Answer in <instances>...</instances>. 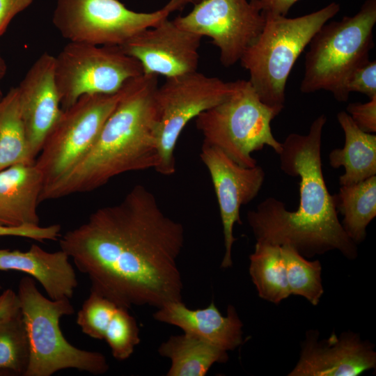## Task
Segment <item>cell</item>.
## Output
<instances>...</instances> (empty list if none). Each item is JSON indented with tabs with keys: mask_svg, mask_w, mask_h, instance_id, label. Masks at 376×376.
<instances>
[{
	"mask_svg": "<svg viewBox=\"0 0 376 376\" xmlns=\"http://www.w3.org/2000/svg\"><path fill=\"white\" fill-rule=\"evenodd\" d=\"M184 243L182 224L141 185L59 239L61 249L88 277L91 291L128 309L182 300L177 260Z\"/></svg>",
	"mask_w": 376,
	"mask_h": 376,
	"instance_id": "obj_1",
	"label": "cell"
},
{
	"mask_svg": "<svg viewBox=\"0 0 376 376\" xmlns=\"http://www.w3.org/2000/svg\"><path fill=\"white\" fill-rule=\"evenodd\" d=\"M327 117L321 114L307 134L291 133L279 153L282 171L299 178V201L289 211L282 201L268 197L247 213L256 242L289 245L311 258L338 250L345 257H357V244L348 237L338 217L334 194L323 175L321 145Z\"/></svg>",
	"mask_w": 376,
	"mask_h": 376,
	"instance_id": "obj_2",
	"label": "cell"
},
{
	"mask_svg": "<svg viewBox=\"0 0 376 376\" xmlns=\"http://www.w3.org/2000/svg\"><path fill=\"white\" fill-rule=\"evenodd\" d=\"M157 87L156 75L127 81L88 153L68 173L43 187L40 203L93 191L124 173L155 169Z\"/></svg>",
	"mask_w": 376,
	"mask_h": 376,
	"instance_id": "obj_3",
	"label": "cell"
},
{
	"mask_svg": "<svg viewBox=\"0 0 376 376\" xmlns=\"http://www.w3.org/2000/svg\"><path fill=\"white\" fill-rule=\"evenodd\" d=\"M340 10L338 3L331 2L294 18L263 13V29L240 61L260 100L279 114L285 106L286 82L296 61L315 33Z\"/></svg>",
	"mask_w": 376,
	"mask_h": 376,
	"instance_id": "obj_4",
	"label": "cell"
},
{
	"mask_svg": "<svg viewBox=\"0 0 376 376\" xmlns=\"http://www.w3.org/2000/svg\"><path fill=\"white\" fill-rule=\"evenodd\" d=\"M29 344L24 376H50L68 368L102 375L109 368L100 352L79 349L64 337L60 320L74 313L70 299L52 300L38 290L32 277H23L17 292Z\"/></svg>",
	"mask_w": 376,
	"mask_h": 376,
	"instance_id": "obj_5",
	"label": "cell"
},
{
	"mask_svg": "<svg viewBox=\"0 0 376 376\" xmlns=\"http://www.w3.org/2000/svg\"><path fill=\"white\" fill-rule=\"evenodd\" d=\"M375 23L376 0H366L354 15L322 25L308 44L301 92L324 90L345 102L343 84L355 68L369 60Z\"/></svg>",
	"mask_w": 376,
	"mask_h": 376,
	"instance_id": "obj_6",
	"label": "cell"
},
{
	"mask_svg": "<svg viewBox=\"0 0 376 376\" xmlns=\"http://www.w3.org/2000/svg\"><path fill=\"white\" fill-rule=\"evenodd\" d=\"M278 115L260 100L248 80L240 79L233 93L196 118V125L203 143L218 148L240 166L253 167L257 165L253 152L265 146L278 155L281 150L271 129Z\"/></svg>",
	"mask_w": 376,
	"mask_h": 376,
	"instance_id": "obj_7",
	"label": "cell"
},
{
	"mask_svg": "<svg viewBox=\"0 0 376 376\" xmlns=\"http://www.w3.org/2000/svg\"><path fill=\"white\" fill-rule=\"evenodd\" d=\"M240 80L226 82L197 71L173 77L157 87L156 130L159 163L155 171L164 175L175 172L174 150L187 124L201 113L233 93Z\"/></svg>",
	"mask_w": 376,
	"mask_h": 376,
	"instance_id": "obj_8",
	"label": "cell"
},
{
	"mask_svg": "<svg viewBox=\"0 0 376 376\" xmlns=\"http://www.w3.org/2000/svg\"><path fill=\"white\" fill-rule=\"evenodd\" d=\"M142 75L139 61L118 45L69 42L55 56V79L63 110L85 95L118 93Z\"/></svg>",
	"mask_w": 376,
	"mask_h": 376,
	"instance_id": "obj_9",
	"label": "cell"
},
{
	"mask_svg": "<svg viewBox=\"0 0 376 376\" xmlns=\"http://www.w3.org/2000/svg\"><path fill=\"white\" fill-rule=\"evenodd\" d=\"M122 88L113 94L83 95L63 110L34 163L43 175L44 187L65 175L88 153Z\"/></svg>",
	"mask_w": 376,
	"mask_h": 376,
	"instance_id": "obj_10",
	"label": "cell"
},
{
	"mask_svg": "<svg viewBox=\"0 0 376 376\" xmlns=\"http://www.w3.org/2000/svg\"><path fill=\"white\" fill-rule=\"evenodd\" d=\"M169 15L164 8L136 12L118 0H58L52 22L69 42L120 46Z\"/></svg>",
	"mask_w": 376,
	"mask_h": 376,
	"instance_id": "obj_11",
	"label": "cell"
},
{
	"mask_svg": "<svg viewBox=\"0 0 376 376\" xmlns=\"http://www.w3.org/2000/svg\"><path fill=\"white\" fill-rule=\"evenodd\" d=\"M173 21L185 30L211 38L219 49L221 64L230 67L258 37L265 16L255 0H202Z\"/></svg>",
	"mask_w": 376,
	"mask_h": 376,
	"instance_id": "obj_12",
	"label": "cell"
},
{
	"mask_svg": "<svg viewBox=\"0 0 376 376\" xmlns=\"http://www.w3.org/2000/svg\"><path fill=\"white\" fill-rule=\"evenodd\" d=\"M200 157L210 175L219 203L225 253L221 267L232 266L233 228L242 224L240 208L254 199L262 188L265 173L258 165H239L217 147L203 143Z\"/></svg>",
	"mask_w": 376,
	"mask_h": 376,
	"instance_id": "obj_13",
	"label": "cell"
},
{
	"mask_svg": "<svg viewBox=\"0 0 376 376\" xmlns=\"http://www.w3.org/2000/svg\"><path fill=\"white\" fill-rule=\"evenodd\" d=\"M202 36L164 19L120 45L141 63L143 74L173 77L197 71Z\"/></svg>",
	"mask_w": 376,
	"mask_h": 376,
	"instance_id": "obj_14",
	"label": "cell"
},
{
	"mask_svg": "<svg viewBox=\"0 0 376 376\" xmlns=\"http://www.w3.org/2000/svg\"><path fill=\"white\" fill-rule=\"evenodd\" d=\"M309 330L301 343L299 359L290 376H357L376 366L374 346L353 332H335L319 340Z\"/></svg>",
	"mask_w": 376,
	"mask_h": 376,
	"instance_id": "obj_15",
	"label": "cell"
},
{
	"mask_svg": "<svg viewBox=\"0 0 376 376\" xmlns=\"http://www.w3.org/2000/svg\"><path fill=\"white\" fill-rule=\"evenodd\" d=\"M17 88L30 152L36 161L63 111L55 79V56L48 52L41 54Z\"/></svg>",
	"mask_w": 376,
	"mask_h": 376,
	"instance_id": "obj_16",
	"label": "cell"
},
{
	"mask_svg": "<svg viewBox=\"0 0 376 376\" xmlns=\"http://www.w3.org/2000/svg\"><path fill=\"white\" fill-rule=\"evenodd\" d=\"M153 318L226 352L243 343V323L232 305L224 316L213 301L206 308L196 310L189 308L182 300L171 301L157 308Z\"/></svg>",
	"mask_w": 376,
	"mask_h": 376,
	"instance_id": "obj_17",
	"label": "cell"
},
{
	"mask_svg": "<svg viewBox=\"0 0 376 376\" xmlns=\"http://www.w3.org/2000/svg\"><path fill=\"white\" fill-rule=\"evenodd\" d=\"M76 321L84 334L105 340L119 361L128 359L141 341L138 324L128 308L94 292L83 303Z\"/></svg>",
	"mask_w": 376,
	"mask_h": 376,
	"instance_id": "obj_18",
	"label": "cell"
},
{
	"mask_svg": "<svg viewBox=\"0 0 376 376\" xmlns=\"http://www.w3.org/2000/svg\"><path fill=\"white\" fill-rule=\"evenodd\" d=\"M69 256L48 252L36 244L26 251L0 249V270L24 272L37 280L52 300L70 299L78 285Z\"/></svg>",
	"mask_w": 376,
	"mask_h": 376,
	"instance_id": "obj_19",
	"label": "cell"
},
{
	"mask_svg": "<svg viewBox=\"0 0 376 376\" xmlns=\"http://www.w3.org/2000/svg\"><path fill=\"white\" fill-rule=\"evenodd\" d=\"M43 187V175L34 164L0 171V225H39L38 205Z\"/></svg>",
	"mask_w": 376,
	"mask_h": 376,
	"instance_id": "obj_20",
	"label": "cell"
},
{
	"mask_svg": "<svg viewBox=\"0 0 376 376\" xmlns=\"http://www.w3.org/2000/svg\"><path fill=\"white\" fill-rule=\"evenodd\" d=\"M345 136L344 146L329 155L332 168H344L340 186L355 184L376 175V135L360 130L345 111L337 114Z\"/></svg>",
	"mask_w": 376,
	"mask_h": 376,
	"instance_id": "obj_21",
	"label": "cell"
},
{
	"mask_svg": "<svg viewBox=\"0 0 376 376\" xmlns=\"http://www.w3.org/2000/svg\"><path fill=\"white\" fill-rule=\"evenodd\" d=\"M158 353L171 360L167 376H204L214 363L228 360L226 351L185 333L170 336Z\"/></svg>",
	"mask_w": 376,
	"mask_h": 376,
	"instance_id": "obj_22",
	"label": "cell"
},
{
	"mask_svg": "<svg viewBox=\"0 0 376 376\" xmlns=\"http://www.w3.org/2000/svg\"><path fill=\"white\" fill-rule=\"evenodd\" d=\"M341 225L357 244L364 240L366 228L376 216V175L359 182L340 186L334 194Z\"/></svg>",
	"mask_w": 376,
	"mask_h": 376,
	"instance_id": "obj_23",
	"label": "cell"
},
{
	"mask_svg": "<svg viewBox=\"0 0 376 376\" xmlns=\"http://www.w3.org/2000/svg\"><path fill=\"white\" fill-rule=\"evenodd\" d=\"M249 260V274L260 298L278 304L290 295L281 246L256 242Z\"/></svg>",
	"mask_w": 376,
	"mask_h": 376,
	"instance_id": "obj_24",
	"label": "cell"
},
{
	"mask_svg": "<svg viewBox=\"0 0 376 376\" xmlns=\"http://www.w3.org/2000/svg\"><path fill=\"white\" fill-rule=\"evenodd\" d=\"M21 116L17 87L0 100V171L15 164H33Z\"/></svg>",
	"mask_w": 376,
	"mask_h": 376,
	"instance_id": "obj_25",
	"label": "cell"
},
{
	"mask_svg": "<svg viewBox=\"0 0 376 376\" xmlns=\"http://www.w3.org/2000/svg\"><path fill=\"white\" fill-rule=\"evenodd\" d=\"M29 344L19 307L0 318V375H25Z\"/></svg>",
	"mask_w": 376,
	"mask_h": 376,
	"instance_id": "obj_26",
	"label": "cell"
},
{
	"mask_svg": "<svg viewBox=\"0 0 376 376\" xmlns=\"http://www.w3.org/2000/svg\"><path fill=\"white\" fill-rule=\"evenodd\" d=\"M290 295L304 297L317 306L324 293L322 266L318 260L309 261L289 245L281 246Z\"/></svg>",
	"mask_w": 376,
	"mask_h": 376,
	"instance_id": "obj_27",
	"label": "cell"
},
{
	"mask_svg": "<svg viewBox=\"0 0 376 376\" xmlns=\"http://www.w3.org/2000/svg\"><path fill=\"white\" fill-rule=\"evenodd\" d=\"M357 92L369 99L376 96V61H367L355 68L347 77L343 86V95L346 102L350 93Z\"/></svg>",
	"mask_w": 376,
	"mask_h": 376,
	"instance_id": "obj_28",
	"label": "cell"
},
{
	"mask_svg": "<svg viewBox=\"0 0 376 376\" xmlns=\"http://www.w3.org/2000/svg\"><path fill=\"white\" fill-rule=\"evenodd\" d=\"M61 227L59 224L43 227L31 224L19 226L0 225V236H16L42 242L57 240L61 237Z\"/></svg>",
	"mask_w": 376,
	"mask_h": 376,
	"instance_id": "obj_29",
	"label": "cell"
},
{
	"mask_svg": "<svg viewBox=\"0 0 376 376\" xmlns=\"http://www.w3.org/2000/svg\"><path fill=\"white\" fill-rule=\"evenodd\" d=\"M346 111L360 130L370 134L376 132V96L365 103H350Z\"/></svg>",
	"mask_w": 376,
	"mask_h": 376,
	"instance_id": "obj_30",
	"label": "cell"
},
{
	"mask_svg": "<svg viewBox=\"0 0 376 376\" xmlns=\"http://www.w3.org/2000/svg\"><path fill=\"white\" fill-rule=\"evenodd\" d=\"M33 0H0V36L6 31L12 19L26 9Z\"/></svg>",
	"mask_w": 376,
	"mask_h": 376,
	"instance_id": "obj_31",
	"label": "cell"
},
{
	"mask_svg": "<svg viewBox=\"0 0 376 376\" xmlns=\"http://www.w3.org/2000/svg\"><path fill=\"white\" fill-rule=\"evenodd\" d=\"M298 1L255 0V2L263 13L286 16L291 7Z\"/></svg>",
	"mask_w": 376,
	"mask_h": 376,
	"instance_id": "obj_32",
	"label": "cell"
},
{
	"mask_svg": "<svg viewBox=\"0 0 376 376\" xmlns=\"http://www.w3.org/2000/svg\"><path fill=\"white\" fill-rule=\"evenodd\" d=\"M19 307L17 293L11 289L4 290L0 295V318Z\"/></svg>",
	"mask_w": 376,
	"mask_h": 376,
	"instance_id": "obj_33",
	"label": "cell"
},
{
	"mask_svg": "<svg viewBox=\"0 0 376 376\" xmlns=\"http://www.w3.org/2000/svg\"><path fill=\"white\" fill-rule=\"evenodd\" d=\"M202 0H170L163 8L170 14L172 12L181 10L188 4H196Z\"/></svg>",
	"mask_w": 376,
	"mask_h": 376,
	"instance_id": "obj_34",
	"label": "cell"
},
{
	"mask_svg": "<svg viewBox=\"0 0 376 376\" xmlns=\"http://www.w3.org/2000/svg\"><path fill=\"white\" fill-rule=\"evenodd\" d=\"M6 65L5 62H4V60L3 59L2 56L0 54V81L2 79V78L3 77V76H4L5 73H6ZM3 97V96L2 95V92H1V90L0 88V100L2 99Z\"/></svg>",
	"mask_w": 376,
	"mask_h": 376,
	"instance_id": "obj_35",
	"label": "cell"
}]
</instances>
